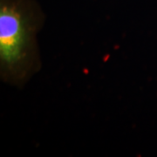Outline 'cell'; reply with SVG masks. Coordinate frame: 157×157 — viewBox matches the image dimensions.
Here are the masks:
<instances>
[{"label": "cell", "mask_w": 157, "mask_h": 157, "mask_svg": "<svg viewBox=\"0 0 157 157\" xmlns=\"http://www.w3.org/2000/svg\"><path fill=\"white\" fill-rule=\"evenodd\" d=\"M45 15L36 0H0V78L22 88L41 68L37 35Z\"/></svg>", "instance_id": "6da1fadb"}]
</instances>
